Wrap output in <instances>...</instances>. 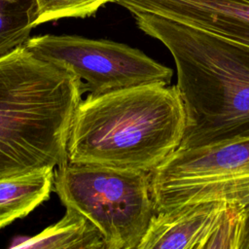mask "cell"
<instances>
[{"mask_svg": "<svg viewBox=\"0 0 249 249\" xmlns=\"http://www.w3.org/2000/svg\"><path fill=\"white\" fill-rule=\"evenodd\" d=\"M131 14L173 56L185 111L177 149L249 138V47L156 14Z\"/></svg>", "mask_w": 249, "mask_h": 249, "instance_id": "6da1fadb", "label": "cell"}, {"mask_svg": "<svg viewBox=\"0 0 249 249\" xmlns=\"http://www.w3.org/2000/svg\"><path fill=\"white\" fill-rule=\"evenodd\" d=\"M185 111L176 86L142 85L81 100L67 139V160L153 171L180 145Z\"/></svg>", "mask_w": 249, "mask_h": 249, "instance_id": "7a4b0ae2", "label": "cell"}, {"mask_svg": "<svg viewBox=\"0 0 249 249\" xmlns=\"http://www.w3.org/2000/svg\"><path fill=\"white\" fill-rule=\"evenodd\" d=\"M82 82L25 46L0 58V179L67 160V139Z\"/></svg>", "mask_w": 249, "mask_h": 249, "instance_id": "3957f363", "label": "cell"}, {"mask_svg": "<svg viewBox=\"0 0 249 249\" xmlns=\"http://www.w3.org/2000/svg\"><path fill=\"white\" fill-rule=\"evenodd\" d=\"M53 191L99 230L105 249H137L156 213L147 171L66 160L54 172Z\"/></svg>", "mask_w": 249, "mask_h": 249, "instance_id": "277c9868", "label": "cell"}, {"mask_svg": "<svg viewBox=\"0 0 249 249\" xmlns=\"http://www.w3.org/2000/svg\"><path fill=\"white\" fill-rule=\"evenodd\" d=\"M155 211L198 200L249 205V138L176 149L151 171Z\"/></svg>", "mask_w": 249, "mask_h": 249, "instance_id": "5b68a950", "label": "cell"}, {"mask_svg": "<svg viewBox=\"0 0 249 249\" xmlns=\"http://www.w3.org/2000/svg\"><path fill=\"white\" fill-rule=\"evenodd\" d=\"M25 47L79 78L83 92L93 95L142 85H169L173 74L138 49L110 40L47 34L30 37Z\"/></svg>", "mask_w": 249, "mask_h": 249, "instance_id": "8992f818", "label": "cell"}, {"mask_svg": "<svg viewBox=\"0 0 249 249\" xmlns=\"http://www.w3.org/2000/svg\"><path fill=\"white\" fill-rule=\"evenodd\" d=\"M130 13L162 16L249 47V0H117Z\"/></svg>", "mask_w": 249, "mask_h": 249, "instance_id": "52a82bcc", "label": "cell"}, {"mask_svg": "<svg viewBox=\"0 0 249 249\" xmlns=\"http://www.w3.org/2000/svg\"><path fill=\"white\" fill-rule=\"evenodd\" d=\"M226 203L198 200L155 213L137 249H206Z\"/></svg>", "mask_w": 249, "mask_h": 249, "instance_id": "ba28073f", "label": "cell"}, {"mask_svg": "<svg viewBox=\"0 0 249 249\" xmlns=\"http://www.w3.org/2000/svg\"><path fill=\"white\" fill-rule=\"evenodd\" d=\"M11 248L105 249V242L99 230L88 218L66 206V213L57 223L34 236L17 241Z\"/></svg>", "mask_w": 249, "mask_h": 249, "instance_id": "9c48e42d", "label": "cell"}, {"mask_svg": "<svg viewBox=\"0 0 249 249\" xmlns=\"http://www.w3.org/2000/svg\"><path fill=\"white\" fill-rule=\"evenodd\" d=\"M53 168L0 179V230L47 200L53 189Z\"/></svg>", "mask_w": 249, "mask_h": 249, "instance_id": "30bf717a", "label": "cell"}, {"mask_svg": "<svg viewBox=\"0 0 249 249\" xmlns=\"http://www.w3.org/2000/svg\"><path fill=\"white\" fill-rule=\"evenodd\" d=\"M36 17L35 0H0V58L25 46Z\"/></svg>", "mask_w": 249, "mask_h": 249, "instance_id": "8fae6325", "label": "cell"}, {"mask_svg": "<svg viewBox=\"0 0 249 249\" xmlns=\"http://www.w3.org/2000/svg\"><path fill=\"white\" fill-rule=\"evenodd\" d=\"M37 17L35 26L63 18H86L109 2L117 0H35Z\"/></svg>", "mask_w": 249, "mask_h": 249, "instance_id": "7c38bea8", "label": "cell"}, {"mask_svg": "<svg viewBox=\"0 0 249 249\" xmlns=\"http://www.w3.org/2000/svg\"><path fill=\"white\" fill-rule=\"evenodd\" d=\"M244 205L228 202L225 205L217 229L206 245V249H239Z\"/></svg>", "mask_w": 249, "mask_h": 249, "instance_id": "4fadbf2b", "label": "cell"}, {"mask_svg": "<svg viewBox=\"0 0 249 249\" xmlns=\"http://www.w3.org/2000/svg\"><path fill=\"white\" fill-rule=\"evenodd\" d=\"M239 249H249V205L244 206L243 226Z\"/></svg>", "mask_w": 249, "mask_h": 249, "instance_id": "5bb4252c", "label": "cell"}]
</instances>
